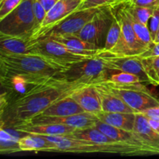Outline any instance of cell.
<instances>
[{
  "label": "cell",
  "mask_w": 159,
  "mask_h": 159,
  "mask_svg": "<svg viewBox=\"0 0 159 159\" xmlns=\"http://www.w3.org/2000/svg\"><path fill=\"white\" fill-rule=\"evenodd\" d=\"M83 85L54 79L33 87L23 96L9 99L0 113V127L13 128L26 124L53 102L69 96L73 90Z\"/></svg>",
  "instance_id": "6da1fadb"
},
{
  "label": "cell",
  "mask_w": 159,
  "mask_h": 159,
  "mask_svg": "<svg viewBox=\"0 0 159 159\" xmlns=\"http://www.w3.org/2000/svg\"><path fill=\"white\" fill-rule=\"evenodd\" d=\"M1 71L35 76L42 79H58L62 70L59 65L36 54L0 55Z\"/></svg>",
  "instance_id": "7a4b0ae2"
},
{
  "label": "cell",
  "mask_w": 159,
  "mask_h": 159,
  "mask_svg": "<svg viewBox=\"0 0 159 159\" xmlns=\"http://www.w3.org/2000/svg\"><path fill=\"white\" fill-rule=\"evenodd\" d=\"M111 69L102 57H95L82 61L62 70L58 79L80 85H94L105 82Z\"/></svg>",
  "instance_id": "3957f363"
},
{
  "label": "cell",
  "mask_w": 159,
  "mask_h": 159,
  "mask_svg": "<svg viewBox=\"0 0 159 159\" xmlns=\"http://www.w3.org/2000/svg\"><path fill=\"white\" fill-rule=\"evenodd\" d=\"M34 1L23 0L13 11L0 20V34L30 40L35 30Z\"/></svg>",
  "instance_id": "277c9868"
},
{
  "label": "cell",
  "mask_w": 159,
  "mask_h": 159,
  "mask_svg": "<svg viewBox=\"0 0 159 159\" xmlns=\"http://www.w3.org/2000/svg\"><path fill=\"white\" fill-rule=\"evenodd\" d=\"M31 54L40 56L64 69L74 64L86 59L95 57L93 56L81 54L71 51L61 43L50 37L30 40Z\"/></svg>",
  "instance_id": "5b68a950"
},
{
  "label": "cell",
  "mask_w": 159,
  "mask_h": 159,
  "mask_svg": "<svg viewBox=\"0 0 159 159\" xmlns=\"http://www.w3.org/2000/svg\"><path fill=\"white\" fill-rule=\"evenodd\" d=\"M101 83L120 96L136 113H142L147 109L159 106L158 99L142 82L121 84L107 80Z\"/></svg>",
  "instance_id": "8992f818"
},
{
  "label": "cell",
  "mask_w": 159,
  "mask_h": 159,
  "mask_svg": "<svg viewBox=\"0 0 159 159\" xmlns=\"http://www.w3.org/2000/svg\"><path fill=\"white\" fill-rule=\"evenodd\" d=\"M110 6L120 22L121 34L119 42L110 52H108V56H130L142 54L148 48L138 41L131 23L123 6V2L111 5Z\"/></svg>",
  "instance_id": "52a82bcc"
},
{
  "label": "cell",
  "mask_w": 159,
  "mask_h": 159,
  "mask_svg": "<svg viewBox=\"0 0 159 159\" xmlns=\"http://www.w3.org/2000/svg\"><path fill=\"white\" fill-rule=\"evenodd\" d=\"M113 20V13L110 6H101L93 18L75 35L103 49Z\"/></svg>",
  "instance_id": "ba28073f"
},
{
  "label": "cell",
  "mask_w": 159,
  "mask_h": 159,
  "mask_svg": "<svg viewBox=\"0 0 159 159\" xmlns=\"http://www.w3.org/2000/svg\"><path fill=\"white\" fill-rule=\"evenodd\" d=\"M100 7L78 9L56 23L51 27L36 34L31 40L43 37L66 34H76L91 20Z\"/></svg>",
  "instance_id": "9c48e42d"
},
{
  "label": "cell",
  "mask_w": 159,
  "mask_h": 159,
  "mask_svg": "<svg viewBox=\"0 0 159 159\" xmlns=\"http://www.w3.org/2000/svg\"><path fill=\"white\" fill-rule=\"evenodd\" d=\"M96 127L116 142L120 143L132 150L134 155H157L155 151L134 131H127L99 120Z\"/></svg>",
  "instance_id": "30bf717a"
},
{
  "label": "cell",
  "mask_w": 159,
  "mask_h": 159,
  "mask_svg": "<svg viewBox=\"0 0 159 159\" xmlns=\"http://www.w3.org/2000/svg\"><path fill=\"white\" fill-rule=\"evenodd\" d=\"M97 121L98 118L96 117V115L84 112L82 113L64 116H37L25 124H33V125L46 124H64L73 127L76 130H82V129L96 127Z\"/></svg>",
  "instance_id": "8fae6325"
},
{
  "label": "cell",
  "mask_w": 159,
  "mask_h": 159,
  "mask_svg": "<svg viewBox=\"0 0 159 159\" xmlns=\"http://www.w3.org/2000/svg\"><path fill=\"white\" fill-rule=\"evenodd\" d=\"M102 57L110 69L131 73L138 76L142 83H150L148 76L143 66L142 59L139 55L108 56Z\"/></svg>",
  "instance_id": "7c38bea8"
},
{
  "label": "cell",
  "mask_w": 159,
  "mask_h": 159,
  "mask_svg": "<svg viewBox=\"0 0 159 159\" xmlns=\"http://www.w3.org/2000/svg\"><path fill=\"white\" fill-rule=\"evenodd\" d=\"M82 1L83 0H57L54 6L47 12L41 26L33 34L31 39L36 34L51 27L75 11L78 10Z\"/></svg>",
  "instance_id": "4fadbf2b"
},
{
  "label": "cell",
  "mask_w": 159,
  "mask_h": 159,
  "mask_svg": "<svg viewBox=\"0 0 159 159\" xmlns=\"http://www.w3.org/2000/svg\"><path fill=\"white\" fill-rule=\"evenodd\" d=\"M87 113L97 114L102 111L99 93L94 85H86L73 90L70 94Z\"/></svg>",
  "instance_id": "5bb4252c"
},
{
  "label": "cell",
  "mask_w": 159,
  "mask_h": 159,
  "mask_svg": "<svg viewBox=\"0 0 159 159\" xmlns=\"http://www.w3.org/2000/svg\"><path fill=\"white\" fill-rule=\"evenodd\" d=\"M53 152L68 153H109L108 149L84 140L65 136L60 142L55 144Z\"/></svg>",
  "instance_id": "9a60e30c"
},
{
  "label": "cell",
  "mask_w": 159,
  "mask_h": 159,
  "mask_svg": "<svg viewBox=\"0 0 159 159\" xmlns=\"http://www.w3.org/2000/svg\"><path fill=\"white\" fill-rule=\"evenodd\" d=\"M99 93L103 112L108 113H136L120 96L99 82L94 84Z\"/></svg>",
  "instance_id": "2e32d148"
},
{
  "label": "cell",
  "mask_w": 159,
  "mask_h": 159,
  "mask_svg": "<svg viewBox=\"0 0 159 159\" xmlns=\"http://www.w3.org/2000/svg\"><path fill=\"white\" fill-rule=\"evenodd\" d=\"M16 131L24 134H34L45 136V135H51V136H57V135H66L71 134L76 129L69 126L64 125V124H23V125L17 126L13 127Z\"/></svg>",
  "instance_id": "e0dca14e"
},
{
  "label": "cell",
  "mask_w": 159,
  "mask_h": 159,
  "mask_svg": "<svg viewBox=\"0 0 159 159\" xmlns=\"http://www.w3.org/2000/svg\"><path fill=\"white\" fill-rule=\"evenodd\" d=\"M85 110L69 96L53 102L37 116H64L84 113Z\"/></svg>",
  "instance_id": "ac0fdd59"
},
{
  "label": "cell",
  "mask_w": 159,
  "mask_h": 159,
  "mask_svg": "<svg viewBox=\"0 0 159 159\" xmlns=\"http://www.w3.org/2000/svg\"><path fill=\"white\" fill-rule=\"evenodd\" d=\"M31 54L30 40L0 34V55Z\"/></svg>",
  "instance_id": "d6986e66"
},
{
  "label": "cell",
  "mask_w": 159,
  "mask_h": 159,
  "mask_svg": "<svg viewBox=\"0 0 159 159\" xmlns=\"http://www.w3.org/2000/svg\"><path fill=\"white\" fill-rule=\"evenodd\" d=\"M137 113H108L101 111L96 114L98 120L113 127L134 131Z\"/></svg>",
  "instance_id": "ffe728a7"
},
{
  "label": "cell",
  "mask_w": 159,
  "mask_h": 159,
  "mask_svg": "<svg viewBox=\"0 0 159 159\" xmlns=\"http://www.w3.org/2000/svg\"><path fill=\"white\" fill-rule=\"evenodd\" d=\"M134 131L144 139V141L159 155V134L149 124L148 119L141 113H136Z\"/></svg>",
  "instance_id": "44dd1931"
},
{
  "label": "cell",
  "mask_w": 159,
  "mask_h": 159,
  "mask_svg": "<svg viewBox=\"0 0 159 159\" xmlns=\"http://www.w3.org/2000/svg\"><path fill=\"white\" fill-rule=\"evenodd\" d=\"M21 152H53L55 144L50 142L44 137L34 134H26L19 140Z\"/></svg>",
  "instance_id": "7402d4cb"
},
{
  "label": "cell",
  "mask_w": 159,
  "mask_h": 159,
  "mask_svg": "<svg viewBox=\"0 0 159 159\" xmlns=\"http://www.w3.org/2000/svg\"><path fill=\"white\" fill-rule=\"evenodd\" d=\"M123 6H124V9H125L126 12H127V15L128 16L129 20H130V23H131L134 31L135 35H136L138 41L140 42L141 44H142L143 46L148 48L149 47V45L154 42L152 37V34H151L150 30L148 29V26L141 23V22L138 21L134 16L133 14L127 9L125 4H124V1L123 2Z\"/></svg>",
  "instance_id": "603a6c76"
},
{
  "label": "cell",
  "mask_w": 159,
  "mask_h": 159,
  "mask_svg": "<svg viewBox=\"0 0 159 159\" xmlns=\"http://www.w3.org/2000/svg\"><path fill=\"white\" fill-rule=\"evenodd\" d=\"M112 11H113V20L111 26L109 29L108 33H107L105 45H104L103 48V49L107 52H110L116 46L117 43L119 42L121 34V28L119 20H118L116 16L115 15V12H113V9H112Z\"/></svg>",
  "instance_id": "cb8c5ba5"
},
{
  "label": "cell",
  "mask_w": 159,
  "mask_h": 159,
  "mask_svg": "<svg viewBox=\"0 0 159 159\" xmlns=\"http://www.w3.org/2000/svg\"><path fill=\"white\" fill-rule=\"evenodd\" d=\"M124 4H125L127 9L133 14L134 16L138 21H140L141 23L148 26L149 20L152 17V15L153 13V11L155 8L135 6V5L131 4L128 0H125L124 1Z\"/></svg>",
  "instance_id": "d4e9b609"
},
{
  "label": "cell",
  "mask_w": 159,
  "mask_h": 159,
  "mask_svg": "<svg viewBox=\"0 0 159 159\" xmlns=\"http://www.w3.org/2000/svg\"><path fill=\"white\" fill-rule=\"evenodd\" d=\"M142 59V64L144 70L150 80V84L159 85L158 71L159 69V56L152 57H144Z\"/></svg>",
  "instance_id": "484cf974"
},
{
  "label": "cell",
  "mask_w": 159,
  "mask_h": 159,
  "mask_svg": "<svg viewBox=\"0 0 159 159\" xmlns=\"http://www.w3.org/2000/svg\"><path fill=\"white\" fill-rule=\"evenodd\" d=\"M107 80L121 84H133L141 82L140 78L135 75L124 72V71H113V70H111Z\"/></svg>",
  "instance_id": "4316f807"
},
{
  "label": "cell",
  "mask_w": 159,
  "mask_h": 159,
  "mask_svg": "<svg viewBox=\"0 0 159 159\" xmlns=\"http://www.w3.org/2000/svg\"><path fill=\"white\" fill-rule=\"evenodd\" d=\"M124 1L125 0H83L78 9H86L90 8L111 6Z\"/></svg>",
  "instance_id": "83f0119b"
},
{
  "label": "cell",
  "mask_w": 159,
  "mask_h": 159,
  "mask_svg": "<svg viewBox=\"0 0 159 159\" xmlns=\"http://www.w3.org/2000/svg\"><path fill=\"white\" fill-rule=\"evenodd\" d=\"M23 0H2L0 1V20H3L13 11Z\"/></svg>",
  "instance_id": "f1b7e54d"
},
{
  "label": "cell",
  "mask_w": 159,
  "mask_h": 159,
  "mask_svg": "<svg viewBox=\"0 0 159 159\" xmlns=\"http://www.w3.org/2000/svg\"><path fill=\"white\" fill-rule=\"evenodd\" d=\"M34 20H35V30H34L35 33L40 27L47 15V11L37 0H35L34 2Z\"/></svg>",
  "instance_id": "f546056e"
},
{
  "label": "cell",
  "mask_w": 159,
  "mask_h": 159,
  "mask_svg": "<svg viewBox=\"0 0 159 159\" xmlns=\"http://www.w3.org/2000/svg\"><path fill=\"white\" fill-rule=\"evenodd\" d=\"M18 142L19 141L0 139V152L2 154H9L21 152Z\"/></svg>",
  "instance_id": "4dcf8cb0"
},
{
  "label": "cell",
  "mask_w": 159,
  "mask_h": 159,
  "mask_svg": "<svg viewBox=\"0 0 159 159\" xmlns=\"http://www.w3.org/2000/svg\"><path fill=\"white\" fill-rule=\"evenodd\" d=\"M148 29L154 41L159 29V5L154 9L153 13L148 22Z\"/></svg>",
  "instance_id": "1f68e13d"
},
{
  "label": "cell",
  "mask_w": 159,
  "mask_h": 159,
  "mask_svg": "<svg viewBox=\"0 0 159 159\" xmlns=\"http://www.w3.org/2000/svg\"><path fill=\"white\" fill-rule=\"evenodd\" d=\"M140 57L141 58H144V57H157L159 56V43L156 42H153L149 45L148 49L146 50L144 52L140 54Z\"/></svg>",
  "instance_id": "d6a6232c"
},
{
  "label": "cell",
  "mask_w": 159,
  "mask_h": 159,
  "mask_svg": "<svg viewBox=\"0 0 159 159\" xmlns=\"http://www.w3.org/2000/svg\"><path fill=\"white\" fill-rule=\"evenodd\" d=\"M131 4L144 7L155 8L159 5V0H128Z\"/></svg>",
  "instance_id": "836d02e7"
},
{
  "label": "cell",
  "mask_w": 159,
  "mask_h": 159,
  "mask_svg": "<svg viewBox=\"0 0 159 159\" xmlns=\"http://www.w3.org/2000/svg\"><path fill=\"white\" fill-rule=\"evenodd\" d=\"M141 113L144 115L148 119L155 120L159 121V106L147 109V110H145Z\"/></svg>",
  "instance_id": "e575fe53"
},
{
  "label": "cell",
  "mask_w": 159,
  "mask_h": 159,
  "mask_svg": "<svg viewBox=\"0 0 159 159\" xmlns=\"http://www.w3.org/2000/svg\"><path fill=\"white\" fill-rule=\"evenodd\" d=\"M148 122H149V124L151 125V127H152L155 131L158 132L159 134V121L155 120L148 119Z\"/></svg>",
  "instance_id": "d590c367"
},
{
  "label": "cell",
  "mask_w": 159,
  "mask_h": 159,
  "mask_svg": "<svg viewBox=\"0 0 159 159\" xmlns=\"http://www.w3.org/2000/svg\"><path fill=\"white\" fill-rule=\"evenodd\" d=\"M154 42H156V43H159V29L158 33H157V35L155 37V39L154 40Z\"/></svg>",
  "instance_id": "8d00e7d4"
},
{
  "label": "cell",
  "mask_w": 159,
  "mask_h": 159,
  "mask_svg": "<svg viewBox=\"0 0 159 159\" xmlns=\"http://www.w3.org/2000/svg\"><path fill=\"white\" fill-rule=\"evenodd\" d=\"M158 79H159V69H158Z\"/></svg>",
  "instance_id": "74e56055"
}]
</instances>
